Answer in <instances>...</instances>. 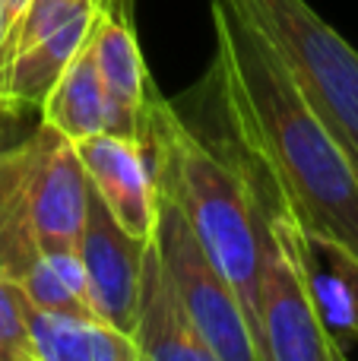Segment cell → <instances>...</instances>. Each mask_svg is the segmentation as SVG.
I'll use <instances>...</instances> for the list:
<instances>
[{"instance_id":"1","label":"cell","mask_w":358,"mask_h":361,"mask_svg":"<svg viewBox=\"0 0 358 361\" xmlns=\"http://www.w3.org/2000/svg\"><path fill=\"white\" fill-rule=\"evenodd\" d=\"M216 89L235 137L279 203L308 238L358 257V171L304 102L260 32L228 0H209Z\"/></svg>"},{"instance_id":"9","label":"cell","mask_w":358,"mask_h":361,"mask_svg":"<svg viewBox=\"0 0 358 361\" xmlns=\"http://www.w3.org/2000/svg\"><path fill=\"white\" fill-rule=\"evenodd\" d=\"M95 70L111 105V130L121 137L140 140L149 95L156 89L140 51L133 25V0H101L92 38H89Z\"/></svg>"},{"instance_id":"12","label":"cell","mask_w":358,"mask_h":361,"mask_svg":"<svg viewBox=\"0 0 358 361\" xmlns=\"http://www.w3.org/2000/svg\"><path fill=\"white\" fill-rule=\"evenodd\" d=\"M38 121L54 127L70 143L111 130V105H108V92L101 86L99 70H95L89 42L67 63L61 80L51 86V92L44 95L42 108H38Z\"/></svg>"},{"instance_id":"3","label":"cell","mask_w":358,"mask_h":361,"mask_svg":"<svg viewBox=\"0 0 358 361\" xmlns=\"http://www.w3.org/2000/svg\"><path fill=\"white\" fill-rule=\"evenodd\" d=\"M89 180L76 146L42 124L0 146V273L19 288L44 267V254L76 250L86 225Z\"/></svg>"},{"instance_id":"2","label":"cell","mask_w":358,"mask_h":361,"mask_svg":"<svg viewBox=\"0 0 358 361\" xmlns=\"http://www.w3.org/2000/svg\"><path fill=\"white\" fill-rule=\"evenodd\" d=\"M156 184L175 197L194 238L228 279L247 320H257L260 267L266 250V206L245 165L209 146L159 89L146 105L143 133Z\"/></svg>"},{"instance_id":"19","label":"cell","mask_w":358,"mask_h":361,"mask_svg":"<svg viewBox=\"0 0 358 361\" xmlns=\"http://www.w3.org/2000/svg\"><path fill=\"white\" fill-rule=\"evenodd\" d=\"M340 361H349V358H346V355H342V358H340Z\"/></svg>"},{"instance_id":"10","label":"cell","mask_w":358,"mask_h":361,"mask_svg":"<svg viewBox=\"0 0 358 361\" xmlns=\"http://www.w3.org/2000/svg\"><path fill=\"white\" fill-rule=\"evenodd\" d=\"M99 10L101 0L80 4L57 29L25 44L6 61V67L0 70V118L6 121V127L19 124L25 114H38L51 86L92 38Z\"/></svg>"},{"instance_id":"8","label":"cell","mask_w":358,"mask_h":361,"mask_svg":"<svg viewBox=\"0 0 358 361\" xmlns=\"http://www.w3.org/2000/svg\"><path fill=\"white\" fill-rule=\"evenodd\" d=\"M76 156L89 190L105 203L111 219L137 241H152L159 219V187L143 143L121 133L80 140Z\"/></svg>"},{"instance_id":"13","label":"cell","mask_w":358,"mask_h":361,"mask_svg":"<svg viewBox=\"0 0 358 361\" xmlns=\"http://www.w3.org/2000/svg\"><path fill=\"white\" fill-rule=\"evenodd\" d=\"M35 361H143L130 333L95 317L29 311Z\"/></svg>"},{"instance_id":"15","label":"cell","mask_w":358,"mask_h":361,"mask_svg":"<svg viewBox=\"0 0 358 361\" xmlns=\"http://www.w3.org/2000/svg\"><path fill=\"white\" fill-rule=\"evenodd\" d=\"M308 244L317 250V257H321V260L349 286L352 301H355V314H358V257H352L349 250H342L340 244H333V241H321V238H308Z\"/></svg>"},{"instance_id":"17","label":"cell","mask_w":358,"mask_h":361,"mask_svg":"<svg viewBox=\"0 0 358 361\" xmlns=\"http://www.w3.org/2000/svg\"><path fill=\"white\" fill-rule=\"evenodd\" d=\"M0 25H4V0H0ZM4 140H6V121L0 118V146H4Z\"/></svg>"},{"instance_id":"7","label":"cell","mask_w":358,"mask_h":361,"mask_svg":"<svg viewBox=\"0 0 358 361\" xmlns=\"http://www.w3.org/2000/svg\"><path fill=\"white\" fill-rule=\"evenodd\" d=\"M146 241L130 238L99 197L89 190L86 225L80 235V260L86 269V292L92 317L121 333H133L140 301V269Z\"/></svg>"},{"instance_id":"18","label":"cell","mask_w":358,"mask_h":361,"mask_svg":"<svg viewBox=\"0 0 358 361\" xmlns=\"http://www.w3.org/2000/svg\"><path fill=\"white\" fill-rule=\"evenodd\" d=\"M67 4H86V0H67Z\"/></svg>"},{"instance_id":"6","label":"cell","mask_w":358,"mask_h":361,"mask_svg":"<svg viewBox=\"0 0 358 361\" xmlns=\"http://www.w3.org/2000/svg\"><path fill=\"white\" fill-rule=\"evenodd\" d=\"M159 187V219H156V250L162 257V267L181 298L184 311L197 324V330L206 336L219 361H264L260 345L254 336V326L245 314L228 279L213 267L206 250L194 238L181 206L175 203L162 184Z\"/></svg>"},{"instance_id":"5","label":"cell","mask_w":358,"mask_h":361,"mask_svg":"<svg viewBox=\"0 0 358 361\" xmlns=\"http://www.w3.org/2000/svg\"><path fill=\"white\" fill-rule=\"evenodd\" d=\"M254 336L264 361H340L308 279V238L279 203H266V250Z\"/></svg>"},{"instance_id":"11","label":"cell","mask_w":358,"mask_h":361,"mask_svg":"<svg viewBox=\"0 0 358 361\" xmlns=\"http://www.w3.org/2000/svg\"><path fill=\"white\" fill-rule=\"evenodd\" d=\"M133 343L143 361H219L162 267L156 241H146L140 269V301L133 320Z\"/></svg>"},{"instance_id":"4","label":"cell","mask_w":358,"mask_h":361,"mask_svg":"<svg viewBox=\"0 0 358 361\" xmlns=\"http://www.w3.org/2000/svg\"><path fill=\"white\" fill-rule=\"evenodd\" d=\"M260 32L358 171V51L308 0H228Z\"/></svg>"},{"instance_id":"16","label":"cell","mask_w":358,"mask_h":361,"mask_svg":"<svg viewBox=\"0 0 358 361\" xmlns=\"http://www.w3.org/2000/svg\"><path fill=\"white\" fill-rule=\"evenodd\" d=\"M32 0H4V25H0V54H4L6 42L13 38V32H16L19 19H23V13L29 10Z\"/></svg>"},{"instance_id":"14","label":"cell","mask_w":358,"mask_h":361,"mask_svg":"<svg viewBox=\"0 0 358 361\" xmlns=\"http://www.w3.org/2000/svg\"><path fill=\"white\" fill-rule=\"evenodd\" d=\"M29 311L32 305L23 288L0 273V361H35Z\"/></svg>"}]
</instances>
